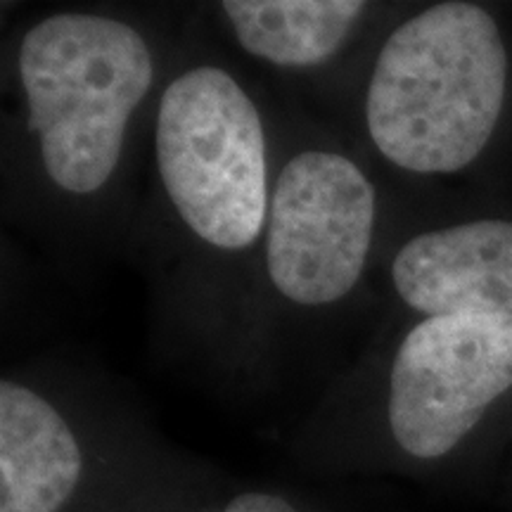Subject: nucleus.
<instances>
[{
    "label": "nucleus",
    "instance_id": "1a4fd4ad",
    "mask_svg": "<svg viewBox=\"0 0 512 512\" xmlns=\"http://www.w3.org/2000/svg\"><path fill=\"white\" fill-rule=\"evenodd\" d=\"M207 512H302L297 510L285 498L264 494V491H247V494L235 496L223 510H207Z\"/></svg>",
    "mask_w": 512,
    "mask_h": 512
},
{
    "label": "nucleus",
    "instance_id": "20e7f679",
    "mask_svg": "<svg viewBox=\"0 0 512 512\" xmlns=\"http://www.w3.org/2000/svg\"><path fill=\"white\" fill-rule=\"evenodd\" d=\"M377 192L337 150L292 155L271 188L264 230L268 280L287 302L318 309L342 302L366 273Z\"/></svg>",
    "mask_w": 512,
    "mask_h": 512
},
{
    "label": "nucleus",
    "instance_id": "f03ea898",
    "mask_svg": "<svg viewBox=\"0 0 512 512\" xmlns=\"http://www.w3.org/2000/svg\"><path fill=\"white\" fill-rule=\"evenodd\" d=\"M27 126L46 176L95 195L117 174L128 124L155 83L138 29L95 12H55L27 29L17 57Z\"/></svg>",
    "mask_w": 512,
    "mask_h": 512
},
{
    "label": "nucleus",
    "instance_id": "39448f33",
    "mask_svg": "<svg viewBox=\"0 0 512 512\" xmlns=\"http://www.w3.org/2000/svg\"><path fill=\"white\" fill-rule=\"evenodd\" d=\"M512 389V316L451 313L415 323L389 370L387 418L408 456H446Z\"/></svg>",
    "mask_w": 512,
    "mask_h": 512
},
{
    "label": "nucleus",
    "instance_id": "f257e3e1",
    "mask_svg": "<svg viewBox=\"0 0 512 512\" xmlns=\"http://www.w3.org/2000/svg\"><path fill=\"white\" fill-rule=\"evenodd\" d=\"M508 95V48L489 10L448 0L401 22L377 53L366 128L377 152L418 176L458 174L486 150Z\"/></svg>",
    "mask_w": 512,
    "mask_h": 512
},
{
    "label": "nucleus",
    "instance_id": "6e6552de",
    "mask_svg": "<svg viewBox=\"0 0 512 512\" xmlns=\"http://www.w3.org/2000/svg\"><path fill=\"white\" fill-rule=\"evenodd\" d=\"M223 17L240 48L280 69L332 60L368 12L361 0H226Z\"/></svg>",
    "mask_w": 512,
    "mask_h": 512
},
{
    "label": "nucleus",
    "instance_id": "7ed1b4c3",
    "mask_svg": "<svg viewBox=\"0 0 512 512\" xmlns=\"http://www.w3.org/2000/svg\"><path fill=\"white\" fill-rule=\"evenodd\" d=\"M155 159L185 228L219 252L264 238L271 183L259 107L228 69L200 64L159 100Z\"/></svg>",
    "mask_w": 512,
    "mask_h": 512
},
{
    "label": "nucleus",
    "instance_id": "423d86ee",
    "mask_svg": "<svg viewBox=\"0 0 512 512\" xmlns=\"http://www.w3.org/2000/svg\"><path fill=\"white\" fill-rule=\"evenodd\" d=\"M392 285L422 318L512 316V221L477 219L415 235L394 256Z\"/></svg>",
    "mask_w": 512,
    "mask_h": 512
},
{
    "label": "nucleus",
    "instance_id": "0eeeda50",
    "mask_svg": "<svg viewBox=\"0 0 512 512\" xmlns=\"http://www.w3.org/2000/svg\"><path fill=\"white\" fill-rule=\"evenodd\" d=\"M83 453L53 403L0 382V512H57L81 482Z\"/></svg>",
    "mask_w": 512,
    "mask_h": 512
}]
</instances>
